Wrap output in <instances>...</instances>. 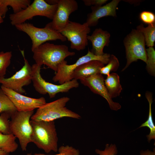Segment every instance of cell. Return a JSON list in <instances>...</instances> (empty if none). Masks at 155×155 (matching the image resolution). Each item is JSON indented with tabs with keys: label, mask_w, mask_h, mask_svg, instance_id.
<instances>
[{
	"label": "cell",
	"mask_w": 155,
	"mask_h": 155,
	"mask_svg": "<svg viewBox=\"0 0 155 155\" xmlns=\"http://www.w3.org/2000/svg\"><path fill=\"white\" fill-rule=\"evenodd\" d=\"M30 123L32 129L31 142L46 153L57 152L58 138L54 121L31 119Z\"/></svg>",
	"instance_id": "cell-1"
},
{
	"label": "cell",
	"mask_w": 155,
	"mask_h": 155,
	"mask_svg": "<svg viewBox=\"0 0 155 155\" xmlns=\"http://www.w3.org/2000/svg\"><path fill=\"white\" fill-rule=\"evenodd\" d=\"M32 52L35 63L41 66L45 65L56 72L60 63L66 57L75 54V52L69 51L68 47L65 45L48 42L40 45Z\"/></svg>",
	"instance_id": "cell-2"
},
{
	"label": "cell",
	"mask_w": 155,
	"mask_h": 155,
	"mask_svg": "<svg viewBox=\"0 0 155 155\" xmlns=\"http://www.w3.org/2000/svg\"><path fill=\"white\" fill-rule=\"evenodd\" d=\"M70 99L68 97H63L53 102L46 103L37 109L31 119L50 121L65 117L80 119L81 117L80 115L65 107Z\"/></svg>",
	"instance_id": "cell-3"
},
{
	"label": "cell",
	"mask_w": 155,
	"mask_h": 155,
	"mask_svg": "<svg viewBox=\"0 0 155 155\" xmlns=\"http://www.w3.org/2000/svg\"><path fill=\"white\" fill-rule=\"evenodd\" d=\"M34 113V111H17L10 118L9 128L11 133L18 139L23 151H26L28 144L32 142V129L30 120Z\"/></svg>",
	"instance_id": "cell-4"
},
{
	"label": "cell",
	"mask_w": 155,
	"mask_h": 155,
	"mask_svg": "<svg viewBox=\"0 0 155 155\" xmlns=\"http://www.w3.org/2000/svg\"><path fill=\"white\" fill-rule=\"evenodd\" d=\"M57 3L50 5L44 0H35L26 8L9 15L11 23L13 26L25 22L36 16L53 19L57 7Z\"/></svg>",
	"instance_id": "cell-5"
},
{
	"label": "cell",
	"mask_w": 155,
	"mask_h": 155,
	"mask_svg": "<svg viewBox=\"0 0 155 155\" xmlns=\"http://www.w3.org/2000/svg\"><path fill=\"white\" fill-rule=\"evenodd\" d=\"M32 79L33 86L39 93L42 94H48L50 98L55 97L60 92H68L69 90L78 88L79 83L74 79L59 85H56L46 81L40 74L41 66L35 63L32 66Z\"/></svg>",
	"instance_id": "cell-6"
},
{
	"label": "cell",
	"mask_w": 155,
	"mask_h": 155,
	"mask_svg": "<svg viewBox=\"0 0 155 155\" xmlns=\"http://www.w3.org/2000/svg\"><path fill=\"white\" fill-rule=\"evenodd\" d=\"M15 26L17 29L24 32L30 37L32 41V51L46 41L57 40L65 41L67 39L58 31L53 29L49 23L43 28H38L32 24L25 22Z\"/></svg>",
	"instance_id": "cell-7"
},
{
	"label": "cell",
	"mask_w": 155,
	"mask_h": 155,
	"mask_svg": "<svg viewBox=\"0 0 155 155\" xmlns=\"http://www.w3.org/2000/svg\"><path fill=\"white\" fill-rule=\"evenodd\" d=\"M125 49L127 63L121 71H124L133 62L141 60L146 63L147 55L143 34L136 29H132L123 40Z\"/></svg>",
	"instance_id": "cell-8"
},
{
	"label": "cell",
	"mask_w": 155,
	"mask_h": 155,
	"mask_svg": "<svg viewBox=\"0 0 155 155\" xmlns=\"http://www.w3.org/2000/svg\"><path fill=\"white\" fill-rule=\"evenodd\" d=\"M110 56V54L107 53L100 56L96 55L88 49L87 53L79 58L74 64L68 65L65 60L60 63L58 65L57 71L52 80L55 82H58L60 84H62L72 80L71 76L72 72L80 65L94 60L99 61L104 65L107 64Z\"/></svg>",
	"instance_id": "cell-9"
},
{
	"label": "cell",
	"mask_w": 155,
	"mask_h": 155,
	"mask_svg": "<svg viewBox=\"0 0 155 155\" xmlns=\"http://www.w3.org/2000/svg\"><path fill=\"white\" fill-rule=\"evenodd\" d=\"M58 32L71 42L72 49L84 50L88 45L87 36L90 28L86 22L81 24L69 21L64 28Z\"/></svg>",
	"instance_id": "cell-10"
},
{
	"label": "cell",
	"mask_w": 155,
	"mask_h": 155,
	"mask_svg": "<svg viewBox=\"0 0 155 155\" xmlns=\"http://www.w3.org/2000/svg\"><path fill=\"white\" fill-rule=\"evenodd\" d=\"M21 51L24 60V65L11 77H0V84L5 88L22 94L26 92L23 87L32 82V70L31 66L25 57L24 51Z\"/></svg>",
	"instance_id": "cell-11"
},
{
	"label": "cell",
	"mask_w": 155,
	"mask_h": 155,
	"mask_svg": "<svg viewBox=\"0 0 155 155\" xmlns=\"http://www.w3.org/2000/svg\"><path fill=\"white\" fill-rule=\"evenodd\" d=\"M12 101L17 111H34L46 102L44 97L34 98L26 96L11 89L1 86V88Z\"/></svg>",
	"instance_id": "cell-12"
},
{
	"label": "cell",
	"mask_w": 155,
	"mask_h": 155,
	"mask_svg": "<svg viewBox=\"0 0 155 155\" xmlns=\"http://www.w3.org/2000/svg\"><path fill=\"white\" fill-rule=\"evenodd\" d=\"M57 5L52 21L49 23L53 29L58 31L67 26L69 15L78 9V6L75 0H58Z\"/></svg>",
	"instance_id": "cell-13"
},
{
	"label": "cell",
	"mask_w": 155,
	"mask_h": 155,
	"mask_svg": "<svg viewBox=\"0 0 155 155\" xmlns=\"http://www.w3.org/2000/svg\"><path fill=\"white\" fill-rule=\"evenodd\" d=\"M104 80V77L100 73L80 80L82 84L88 87L94 93L104 98L112 110L117 111L121 108V106L119 103L114 102L112 100L105 86Z\"/></svg>",
	"instance_id": "cell-14"
},
{
	"label": "cell",
	"mask_w": 155,
	"mask_h": 155,
	"mask_svg": "<svg viewBox=\"0 0 155 155\" xmlns=\"http://www.w3.org/2000/svg\"><path fill=\"white\" fill-rule=\"evenodd\" d=\"M120 1L113 0L103 6H91L92 12L88 14L85 22L90 27L96 26L102 18L108 16L116 17V8Z\"/></svg>",
	"instance_id": "cell-15"
},
{
	"label": "cell",
	"mask_w": 155,
	"mask_h": 155,
	"mask_svg": "<svg viewBox=\"0 0 155 155\" xmlns=\"http://www.w3.org/2000/svg\"><path fill=\"white\" fill-rule=\"evenodd\" d=\"M110 36L106 31L100 28L96 29L91 35L87 36L88 40L92 44V48L90 51L96 55H104L103 49L105 46H108Z\"/></svg>",
	"instance_id": "cell-16"
},
{
	"label": "cell",
	"mask_w": 155,
	"mask_h": 155,
	"mask_svg": "<svg viewBox=\"0 0 155 155\" xmlns=\"http://www.w3.org/2000/svg\"><path fill=\"white\" fill-rule=\"evenodd\" d=\"M104 66V64L98 61H89L77 67L72 72L71 79L80 80L94 74L100 73V69Z\"/></svg>",
	"instance_id": "cell-17"
},
{
	"label": "cell",
	"mask_w": 155,
	"mask_h": 155,
	"mask_svg": "<svg viewBox=\"0 0 155 155\" xmlns=\"http://www.w3.org/2000/svg\"><path fill=\"white\" fill-rule=\"evenodd\" d=\"M30 0H0V13L3 18L5 17L8 10L7 7L11 6L13 13H18L26 8L30 3Z\"/></svg>",
	"instance_id": "cell-18"
},
{
	"label": "cell",
	"mask_w": 155,
	"mask_h": 155,
	"mask_svg": "<svg viewBox=\"0 0 155 155\" xmlns=\"http://www.w3.org/2000/svg\"><path fill=\"white\" fill-rule=\"evenodd\" d=\"M104 83L112 98L119 96L122 88L120 83L119 77L117 73H110L104 80Z\"/></svg>",
	"instance_id": "cell-19"
},
{
	"label": "cell",
	"mask_w": 155,
	"mask_h": 155,
	"mask_svg": "<svg viewBox=\"0 0 155 155\" xmlns=\"http://www.w3.org/2000/svg\"><path fill=\"white\" fill-rule=\"evenodd\" d=\"M145 96L149 104V111L147 120L142 123L138 128L143 127H147L150 130L149 134L146 135L148 140L149 142L152 140H155V126L153 120L152 112V94L150 92L147 91Z\"/></svg>",
	"instance_id": "cell-20"
},
{
	"label": "cell",
	"mask_w": 155,
	"mask_h": 155,
	"mask_svg": "<svg viewBox=\"0 0 155 155\" xmlns=\"http://www.w3.org/2000/svg\"><path fill=\"white\" fill-rule=\"evenodd\" d=\"M16 138L12 133L4 134L0 132V148L9 153L14 152L18 148Z\"/></svg>",
	"instance_id": "cell-21"
},
{
	"label": "cell",
	"mask_w": 155,
	"mask_h": 155,
	"mask_svg": "<svg viewBox=\"0 0 155 155\" xmlns=\"http://www.w3.org/2000/svg\"><path fill=\"white\" fill-rule=\"evenodd\" d=\"M136 30L143 34L146 45L148 47H153L155 41V23L146 27L141 24L137 27Z\"/></svg>",
	"instance_id": "cell-22"
},
{
	"label": "cell",
	"mask_w": 155,
	"mask_h": 155,
	"mask_svg": "<svg viewBox=\"0 0 155 155\" xmlns=\"http://www.w3.org/2000/svg\"><path fill=\"white\" fill-rule=\"evenodd\" d=\"M17 111L12 101L2 89L0 88V114L6 112L12 115Z\"/></svg>",
	"instance_id": "cell-23"
},
{
	"label": "cell",
	"mask_w": 155,
	"mask_h": 155,
	"mask_svg": "<svg viewBox=\"0 0 155 155\" xmlns=\"http://www.w3.org/2000/svg\"><path fill=\"white\" fill-rule=\"evenodd\" d=\"M147 59L146 69L151 75H155V51L153 47H149L146 49Z\"/></svg>",
	"instance_id": "cell-24"
},
{
	"label": "cell",
	"mask_w": 155,
	"mask_h": 155,
	"mask_svg": "<svg viewBox=\"0 0 155 155\" xmlns=\"http://www.w3.org/2000/svg\"><path fill=\"white\" fill-rule=\"evenodd\" d=\"M12 52H0V77H4L7 68L10 64Z\"/></svg>",
	"instance_id": "cell-25"
},
{
	"label": "cell",
	"mask_w": 155,
	"mask_h": 155,
	"mask_svg": "<svg viewBox=\"0 0 155 155\" xmlns=\"http://www.w3.org/2000/svg\"><path fill=\"white\" fill-rule=\"evenodd\" d=\"M119 66V63L117 58L113 55H111L107 65L101 68L100 73L101 74L108 75L111 72L117 71Z\"/></svg>",
	"instance_id": "cell-26"
},
{
	"label": "cell",
	"mask_w": 155,
	"mask_h": 155,
	"mask_svg": "<svg viewBox=\"0 0 155 155\" xmlns=\"http://www.w3.org/2000/svg\"><path fill=\"white\" fill-rule=\"evenodd\" d=\"M12 115L4 112L0 115V132L4 134H11L9 128V119Z\"/></svg>",
	"instance_id": "cell-27"
},
{
	"label": "cell",
	"mask_w": 155,
	"mask_h": 155,
	"mask_svg": "<svg viewBox=\"0 0 155 155\" xmlns=\"http://www.w3.org/2000/svg\"><path fill=\"white\" fill-rule=\"evenodd\" d=\"M58 153L53 155L35 153L33 155H80V153L78 149L68 145L60 146L58 148Z\"/></svg>",
	"instance_id": "cell-28"
},
{
	"label": "cell",
	"mask_w": 155,
	"mask_h": 155,
	"mask_svg": "<svg viewBox=\"0 0 155 155\" xmlns=\"http://www.w3.org/2000/svg\"><path fill=\"white\" fill-rule=\"evenodd\" d=\"M95 152L99 155H116L118 153V150L115 144H106L104 150L96 149Z\"/></svg>",
	"instance_id": "cell-29"
},
{
	"label": "cell",
	"mask_w": 155,
	"mask_h": 155,
	"mask_svg": "<svg viewBox=\"0 0 155 155\" xmlns=\"http://www.w3.org/2000/svg\"><path fill=\"white\" fill-rule=\"evenodd\" d=\"M139 17L145 24L150 25L155 23V15L152 12L143 11L140 13Z\"/></svg>",
	"instance_id": "cell-30"
},
{
	"label": "cell",
	"mask_w": 155,
	"mask_h": 155,
	"mask_svg": "<svg viewBox=\"0 0 155 155\" xmlns=\"http://www.w3.org/2000/svg\"><path fill=\"white\" fill-rule=\"evenodd\" d=\"M84 5L86 6L102 5L106 3L107 0H83Z\"/></svg>",
	"instance_id": "cell-31"
},
{
	"label": "cell",
	"mask_w": 155,
	"mask_h": 155,
	"mask_svg": "<svg viewBox=\"0 0 155 155\" xmlns=\"http://www.w3.org/2000/svg\"><path fill=\"white\" fill-rule=\"evenodd\" d=\"M139 155H155V148L152 151L148 149L142 150L140 151Z\"/></svg>",
	"instance_id": "cell-32"
},
{
	"label": "cell",
	"mask_w": 155,
	"mask_h": 155,
	"mask_svg": "<svg viewBox=\"0 0 155 155\" xmlns=\"http://www.w3.org/2000/svg\"><path fill=\"white\" fill-rule=\"evenodd\" d=\"M9 154L0 148V155H9Z\"/></svg>",
	"instance_id": "cell-33"
},
{
	"label": "cell",
	"mask_w": 155,
	"mask_h": 155,
	"mask_svg": "<svg viewBox=\"0 0 155 155\" xmlns=\"http://www.w3.org/2000/svg\"><path fill=\"white\" fill-rule=\"evenodd\" d=\"M3 22V18L1 16L0 13V24Z\"/></svg>",
	"instance_id": "cell-34"
},
{
	"label": "cell",
	"mask_w": 155,
	"mask_h": 155,
	"mask_svg": "<svg viewBox=\"0 0 155 155\" xmlns=\"http://www.w3.org/2000/svg\"><path fill=\"white\" fill-rule=\"evenodd\" d=\"M26 155H32L31 153H27Z\"/></svg>",
	"instance_id": "cell-35"
}]
</instances>
